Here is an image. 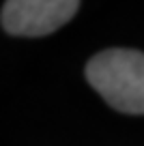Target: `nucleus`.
<instances>
[{
    "label": "nucleus",
    "instance_id": "f257e3e1",
    "mask_svg": "<svg viewBox=\"0 0 144 146\" xmlns=\"http://www.w3.org/2000/svg\"><path fill=\"white\" fill-rule=\"evenodd\" d=\"M88 84L103 101L123 114H144V54L112 47L95 54L86 64Z\"/></svg>",
    "mask_w": 144,
    "mask_h": 146
},
{
    "label": "nucleus",
    "instance_id": "f03ea898",
    "mask_svg": "<svg viewBox=\"0 0 144 146\" xmlns=\"http://www.w3.org/2000/svg\"><path fill=\"white\" fill-rule=\"evenodd\" d=\"M80 9L75 0H9L2 5V28L13 36H43L58 30Z\"/></svg>",
    "mask_w": 144,
    "mask_h": 146
}]
</instances>
